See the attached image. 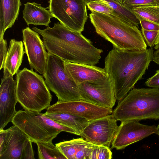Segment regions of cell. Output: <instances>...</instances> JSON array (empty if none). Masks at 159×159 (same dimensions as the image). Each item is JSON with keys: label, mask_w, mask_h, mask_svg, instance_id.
I'll return each mask as SVG.
<instances>
[{"label": "cell", "mask_w": 159, "mask_h": 159, "mask_svg": "<svg viewBox=\"0 0 159 159\" xmlns=\"http://www.w3.org/2000/svg\"><path fill=\"white\" fill-rule=\"evenodd\" d=\"M138 18L142 29L148 30L159 31V25L141 18Z\"/></svg>", "instance_id": "obj_29"}, {"label": "cell", "mask_w": 159, "mask_h": 159, "mask_svg": "<svg viewBox=\"0 0 159 159\" xmlns=\"http://www.w3.org/2000/svg\"><path fill=\"white\" fill-rule=\"evenodd\" d=\"M117 2L120 3L122 4V2H123V0H116Z\"/></svg>", "instance_id": "obj_35"}, {"label": "cell", "mask_w": 159, "mask_h": 159, "mask_svg": "<svg viewBox=\"0 0 159 159\" xmlns=\"http://www.w3.org/2000/svg\"><path fill=\"white\" fill-rule=\"evenodd\" d=\"M45 73L43 75L49 89L59 101L82 100L78 85L70 77L66 70L65 61L48 53Z\"/></svg>", "instance_id": "obj_7"}, {"label": "cell", "mask_w": 159, "mask_h": 159, "mask_svg": "<svg viewBox=\"0 0 159 159\" xmlns=\"http://www.w3.org/2000/svg\"><path fill=\"white\" fill-rule=\"evenodd\" d=\"M117 121L111 114L90 120L80 136L96 145L109 147L118 128Z\"/></svg>", "instance_id": "obj_12"}, {"label": "cell", "mask_w": 159, "mask_h": 159, "mask_svg": "<svg viewBox=\"0 0 159 159\" xmlns=\"http://www.w3.org/2000/svg\"><path fill=\"white\" fill-rule=\"evenodd\" d=\"M112 109L98 106L82 100H58L47 109L46 113H65L79 116L89 121L111 114Z\"/></svg>", "instance_id": "obj_11"}, {"label": "cell", "mask_w": 159, "mask_h": 159, "mask_svg": "<svg viewBox=\"0 0 159 159\" xmlns=\"http://www.w3.org/2000/svg\"><path fill=\"white\" fill-rule=\"evenodd\" d=\"M159 31L148 30L142 29V33L144 39L148 45L151 48H152L155 45Z\"/></svg>", "instance_id": "obj_28"}, {"label": "cell", "mask_w": 159, "mask_h": 159, "mask_svg": "<svg viewBox=\"0 0 159 159\" xmlns=\"http://www.w3.org/2000/svg\"><path fill=\"white\" fill-rule=\"evenodd\" d=\"M157 127L141 124L139 121H121L111 143V149H124L126 147L155 134Z\"/></svg>", "instance_id": "obj_13"}, {"label": "cell", "mask_w": 159, "mask_h": 159, "mask_svg": "<svg viewBox=\"0 0 159 159\" xmlns=\"http://www.w3.org/2000/svg\"><path fill=\"white\" fill-rule=\"evenodd\" d=\"M122 4L129 8L141 6L159 5L158 0H123Z\"/></svg>", "instance_id": "obj_27"}, {"label": "cell", "mask_w": 159, "mask_h": 159, "mask_svg": "<svg viewBox=\"0 0 159 159\" xmlns=\"http://www.w3.org/2000/svg\"><path fill=\"white\" fill-rule=\"evenodd\" d=\"M87 6L91 11L120 16L110 7L98 0H91L87 3Z\"/></svg>", "instance_id": "obj_25"}, {"label": "cell", "mask_w": 159, "mask_h": 159, "mask_svg": "<svg viewBox=\"0 0 159 159\" xmlns=\"http://www.w3.org/2000/svg\"><path fill=\"white\" fill-rule=\"evenodd\" d=\"M32 30L42 36L48 52L74 63L94 65L99 62L103 52L95 47L81 32L72 31L60 23L52 27Z\"/></svg>", "instance_id": "obj_1"}, {"label": "cell", "mask_w": 159, "mask_h": 159, "mask_svg": "<svg viewBox=\"0 0 159 159\" xmlns=\"http://www.w3.org/2000/svg\"><path fill=\"white\" fill-rule=\"evenodd\" d=\"M0 70L3 68V66L7 53L8 51L7 43L4 38L0 40Z\"/></svg>", "instance_id": "obj_30"}, {"label": "cell", "mask_w": 159, "mask_h": 159, "mask_svg": "<svg viewBox=\"0 0 159 159\" xmlns=\"http://www.w3.org/2000/svg\"><path fill=\"white\" fill-rule=\"evenodd\" d=\"M11 122L35 143L52 142L53 139L61 132L78 135L72 128L57 123L40 112L19 110Z\"/></svg>", "instance_id": "obj_6"}, {"label": "cell", "mask_w": 159, "mask_h": 159, "mask_svg": "<svg viewBox=\"0 0 159 159\" xmlns=\"http://www.w3.org/2000/svg\"><path fill=\"white\" fill-rule=\"evenodd\" d=\"M66 71L71 79L77 84L97 80L107 75L105 69L87 64L65 61Z\"/></svg>", "instance_id": "obj_16"}, {"label": "cell", "mask_w": 159, "mask_h": 159, "mask_svg": "<svg viewBox=\"0 0 159 159\" xmlns=\"http://www.w3.org/2000/svg\"><path fill=\"white\" fill-rule=\"evenodd\" d=\"M137 17L159 25V5L139 6L130 8Z\"/></svg>", "instance_id": "obj_24"}, {"label": "cell", "mask_w": 159, "mask_h": 159, "mask_svg": "<svg viewBox=\"0 0 159 159\" xmlns=\"http://www.w3.org/2000/svg\"><path fill=\"white\" fill-rule=\"evenodd\" d=\"M152 48L142 50L114 48L105 59V69L109 76L117 100L123 98L145 74L152 61Z\"/></svg>", "instance_id": "obj_2"}, {"label": "cell", "mask_w": 159, "mask_h": 159, "mask_svg": "<svg viewBox=\"0 0 159 159\" xmlns=\"http://www.w3.org/2000/svg\"><path fill=\"white\" fill-rule=\"evenodd\" d=\"M25 51L21 41L11 39L4 61L3 69L13 76L19 71Z\"/></svg>", "instance_id": "obj_20"}, {"label": "cell", "mask_w": 159, "mask_h": 159, "mask_svg": "<svg viewBox=\"0 0 159 159\" xmlns=\"http://www.w3.org/2000/svg\"><path fill=\"white\" fill-rule=\"evenodd\" d=\"M158 4H159V0H158Z\"/></svg>", "instance_id": "obj_36"}, {"label": "cell", "mask_w": 159, "mask_h": 159, "mask_svg": "<svg viewBox=\"0 0 159 159\" xmlns=\"http://www.w3.org/2000/svg\"><path fill=\"white\" fill-rule=\"evenodd\" d=\"M0 40L6 30L11 28L17 19L21 3L20 0H0Z\"/></svg>", "instance_id": "obj_19"}, {"label": "cell", "mask_w": 159, "mask_h": 159, "mask_svg": "<svg viewBox=\"0 0 159 159\" xmlns=\"http://www.w3.org/2000/svg\"><path fill=\"white\" fill-rule=\"evenodd\" d=\"M155 134L159 135V124L157 127Z\"/></svg>", "instance_id": "obj_34"}, {"label": "cell", "mask_w": 159, "mask_h": 159, "mask_svg": "<svg viewBox=\"0 0 159 159\" xmlns=\"http://www.w3.org/2000/svg\"><path fill=\"white\" fill-rule=\"evenodd\" d=\"M82 100L100 107L112 109L116 99L109 76L78 84Z\"/></svg>", "instance_id": "obj_10"}, {"label": "cell", "mask_w": 159, "mask_h": 159, "mask_svg": "<svg viewBox=\"0 0 159 159\" xmlns=\"http://www.w3.org/2000/svg\"><path fill=\"white\" fill-rule=\"evenodd\" d=\"M23 44L30 69L43 75L47 64L48 52L39 34L26 27L22 30Z\"/></svg>", "instance_id": "obj_14"}, {"label": "cell", "mask_w": 159, "mask_h": 159, "mask_svg": "<svg viewBox=\"0 0 159 159\" xmlns=\"http://www.w3.org/2000/svg\"><path fill=\"white\" fill-rule=\"evenodd\" d=\"M44 114L57 123L72 128L79 136L89 122L84 118L65 113L45 112Z\"/></svg>", "instance_id": "obj_21"}, {"label": "cell", "mask_w": 159, "mask_h": 159, "mask_svg": "<svg viewBox=\"0 0 159 159\" xmlns=\"http://www.w3.org/2000/svg\"><path fill=\"white\" fill-rule=\"evenodd\" d=\"M16 80L18 102L25 110L40 112L50 106L52 96L43 76L24 68Z\"/></svg>", "instance_id": "obj_5"}, {"label": "cell", "mask_w": 159, "mask_h": 159, "mask_svg": "<svg viewBox=\"0 0 159 159\" xmlns=\"http://www.w3.org/2000/svg\"><path fill=\"white\" fill-rule=\"evenodd\" d=\"M54 17L70 30L81 32L88 18L85 0H49Z\"/></svg>", "instance_id": "obj_8"}, {"label": "cell", "mask_w": 159, "mask_h": 159, "mask_svg": "<svg viewBox=\"0 0 159 159\" xmlns=\"http://www.w3.org/2000/svg\"><path fill=\"white\" fill-rule=\"evenodd\" d=\"M89 17L98 34L120 50H142L146 43L138 28L119 16L91 11Z\"/></svg>", "instance_id": "obj_3"}, {"label": "cell", "mask_w": 159, "mask_h": 159, "mask_svg": "<svg viewBox=\"0 0 159 159\" xmlns=\"http://www.w3.org/2000/svg\"><path fill=\"white\" fill-rule=\"evenodd\" d=\"M111 114L121 122L159 119V89H132L119 101Z\"/></svg>", "instance_id": "obj_4"}, {"label": "cell", "mask_w": 159, "mask_h": 159, "mask_svg": "<svg viewBox=\"0 0 159 159\" xmlns=\"http://www.w3.org/2000/svg\"><path fill=\"white\" fill-rule=\"evenodd\" d=\"M87 3L91 0H85ZM104 3L112 8L122 18L139 28V21L130 8L124 6L116 0H97Z\"/></svg>", "instance_id": "obj_22"}, {"label": "cell", "mask_w": 159, "mask_h": 159, "mask_svg": "<svg viewBox=\"0 0 159 159\" xmlns=\"http://www.w3.org/2000/svg\"><path fill=\"white\" fill-rule=\"evenodd\" d=\"M23 18L27 25H44L49 26L51 19L54 17L49 10L35 2L24 4Z\"/></svg>", "instance_id": "obj_18"}, {"label": "cell", "mask_w": 159, "mask_h": 159, "mask_svg": "<svg viewBox=\"0 0 159 159\" xmlns=\"http://www.w3.org/2000/svg\"><path fill=\"white\" fill-rule=\"evenodd\" d=\"M32 142L16 125L0 130V159H34Z\"/></svg>", "instance_id": "obj_9"}, {"label": "cell", "mask_w": 159, "mask_h": 159, "mask_svg": "<svg viewBox=\"0 0 159 159\" xmlns=\"http://www.w3.org/2000/svg\"><path fill=\"white\" fill-rule=\"evenodd\" d=\"M13 76L7 70H3L0 86V130L11 122L17 112L16 83Z\"/></svg>", "instance_id": "obj_15"}, {"label": "cell", "mask_w": 159, "mask_h": 159, "mask_svg": "<svg viewBox=\"0 0 159 159\" xmlns=\"http://www.w3.org/2000/svg\"><path fill=\"white\" fill-rule=\"evenodd\" d=\"M156 51L153 52L152 61L159 65V43L154 47Z\"/></svg>", "instance_id": "obj_32"}, {"label": "cell", "mask_w": 159, "mask_h": 159, "mask_svg": "<svg viewBox=\"0 0 159 159\" xmlns=\"http://www.w3.org/2000/svg\"><path fill=\"white\" fill-rule=\"evenodd\" d=\"M145 84L148 87L159 89V70L156 71L154 75L147 79Z\"/></svg>", "instance_id": "obj_31"}, {"label": "cell", "mask_w": 159, "mask_h": 159, "mask_svg": "<svg viewBox=\"0 0 159 159\" xmlns=\"http://www.w3.org/2000/svg\"><path fill=\"white\" fill-rule=\"evenodd\" d=\"M112 158V153L107 146L98 145L92 151L88 159H111Z\"/></svg>", "instance_id": "obj_26"}, {"label": "cell", "mask_w": 159, "mask_h": 159, "mask_svg": "<svg viewBox=\"0 0 159 159\" xmlns=\"http://www.w3.org/2000/svg\"><path fill=\"white\" fill-rule=\"evenodd\" d=\"M159 43V31L158 34L157 35V37L155 43V45H156L157 44H158Z\"/></svg>", "instance_id": "obj_33"}, {"label": "cell", "mask_w": 159, "mask_h": 159, "mask_svg": "<svg viewBox=\"0 0 159 159\" xmlns=\"http://www.w3.org/2000/svg\"><path fill=\"white\" fill-rule=\"evenodd\" d=\"M36 144L39 159H66L58 148L52 142H39Z\"/></svg>", "instance_id": "obj_23"}, {"label": "cell", "mask_w": 159, "mask_h": 159, "mask_svg": "<svg viewBox=\"0 0 159 159\" xmlns=\"http://www.w3.org/2000/svg\"><path fill=\"white\" fill-rule=\"evenodd\" d=\"M56 145L67 159H88L92 151L98 145L79 138L64 141Z\"/></svg>", "instance_id": "obj_17"}]
</instances>
